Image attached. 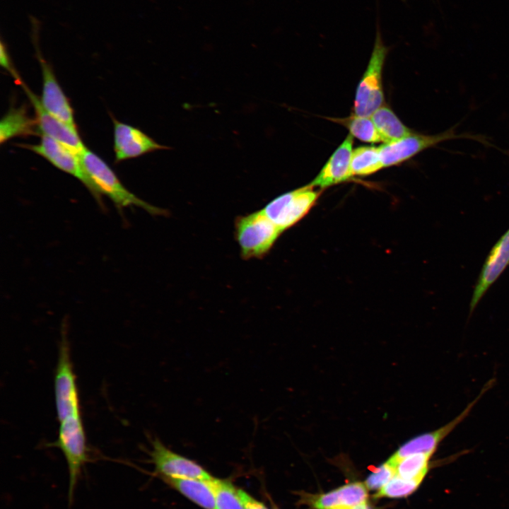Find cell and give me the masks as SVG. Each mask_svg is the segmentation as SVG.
<instances>
[{"instance_id": "obj_1", "label": "cell", "mask_w": 509, "mask_h": 509, "mask_svg": "<svg viewBox=\"0 0 509 509\" xmlns=\"http://www.w3.org/2000/svg\"><path fill=\"white\" fill-rule=\"evenodd\" d=\"M82 164L93 182L95 199L107 196L119 209L127 206L141 208L153 215L165 214V210L153 206L129 191L115 172L99 156L86 148L79 155Z\"/></svg>"}, {"instance_id": "obj_2", "label": "cell", "mask_w": 509, "mask_h": 509, "mask_svg": "<svg viewBox=\"0 0 509 509\" xmlns=\"http://www.w3.org/2000/svg\"><path fill=\"white\" fill-rule=\"evenodd\" d=\"M57 440L51 445L63 453L69 471V503L71 504L81 472L90 461L86 432L81 414L71 415L59 422Z\"/></svg>"}, {"instance_id": "obj_3", "label": "cell", "mask_w": 509, "mask_h": 509, "mask_svg": "<svg viewBox=\"0 0 509 509\" xmlns=\"http://www.w3.org/2000/svg\"><path fill=\"white\" fill-rule=\"evenodd\" d=\"M281 233L262 209L238 216L235 221V238L245 259L264 257Z\"/></svg>"}, {"instance_id": "obj_4", "label": "cell", "mask_w": 509, "mask_h": 509, "mask_svg": "<svg viewBox=\"0 0 509 509\" xmlns=\"http://www.w3.org/2000/svg\"><path fill=\"white\" fill-rule=\"evenodd\" d=\"M456 127L455 125L443 132L432 135L413 133L403 139L381 145L378 148L383 166L399 164L427 148L452 139H471L485 146L496 147L484 136L457 133Z\"/></svg>"}, {"instance_id": "obj_5", "label": "cell", "mask_w": 509, "mask_h": 509, "mask_svg": "<svg viewBox=\"0 0 509 509\" xmlns=\"http://www.w3.org/2000/svg\"><path fill=\"white\" fill-rule=\"evenodd\" d=\"M388 52L378 28L374 46L365 71L360 81L354 101V115L370 117L382 106L384 95L382 83V69Z\"/></svg>"}, {"instance_id": "obj_6", "label": "cell", "mask_w": 509, "mask_h": 509, "mask_svg": "<svg viewBox=\"0 0 509 509\" xmlns=\"http://www.w3.org/2000/svg\"><path fill=\"white\" fill-rule=\"evenodd\" d=\"M54 399L59 422L81 414L80 399L68 339L63 333L54 380Z\"/></svg>"}, {"instance_id": "obj_7", "label": "cell", "mask_w": 509, "mask_h": 509, "mask_svg": "<svg viewBox=\"0 0 509 509\" xmlns=\"http://www.w3.org/2000/svg\"><path fill=\"white\" fill-rule=\"evenodd\" d=\"M318 196V192L308 185L277 197L262 210L283 232L307 214Z\"/></svg>"}, {"instance_id": "obj_8", "label": "cell", "mask_w": 509, "mask_h": 509, "mask_svg": "<svg viewBox=\"0 0 509 509\" xmlns=\"http://www.w3.org/2000/svg\"><path fill=\"white\" fill-rule=\"evenodd\" d=\"M494 385V379L488 380L479 394L456 417L441 427L409 440L402 445L389 458L387 462L392 466L402 458L414 454L433 455L439 444L458 426L470 414L482 396Z\"/></svg>"}, {"instance_id": "obj_9", "label": "cell", "mask_w": 509, "mask_h": 509, "mask_svg": "<svg viewBox=\"0 0 509 509\" xmlns=\"http://www.w3.org/2000/svg\"><path fill=\"white\" fill-rule=\"evenodd\" d=\"M149 451L155 472L165 479H210L213 476L201 466L168 447L158 438L151 441Z\"/></svg>"}, {"instance_id": "obj_10", "label": "cell", "mask_w": 509, "mask_h": 509, "mask_svg": "<svg viewBox=\"0 0 509 509\" xmlns=\"http://www.w3.org/2000/svg\"><path fill=\"white\" fill-rule=\"evenodd\" d=\"M21 146L40 155L57 168L78 179L95 198L93 182L79 155L70 148L47 136H41L40 141L37 144H22Z\"/></svg>"}, {"instance_id": "obj_11", "label": "cell", "mask_w": 509, "mask_h": 509, "mask_svg": "<svg viewBox=\"0 0 509 509\" xmlns=\"http://www.w3.org/2000/svg\"><path fill=\"white\" fill-rule=\"evenodd\" d=\"M509 265V228L489 252L476 280L469 304L472 315L480 300Z\"/></svg>"}, {"instance_id": "obj_12", "label": "cell", "mask_w": 509, "mask_h": 509, "mask_svg": "<svg viewBox=\"0 0 509 509\" xmlns=\"http://www.w3.org/2000/svg\"><path fill=\"white\" fill-rule=\"evenodd\" d=\"M23 88L35 109L39 134L49 136L80 155L86 147L76 127L70 126L48 113L43 108L40 98L25 85Z\"/></svg>"}, {"instance_id": "obj_13", "label": "cell", "mask_w": 509, "mask_h": 509, "mask_svg": "<svg viewBox=\"0 0 509 509\" xmlns=\"http://www.w3.org/2000/svg\"><path fill=\"white\" fill-rule=\"evenodd\" d=\"M115 161L134 158L157 150L168 148L140 129L112 118Z\"/></svg>"}, {"instance_id": "obj_14", "label": "cell", "mask_w": 509, "mask_h": 509, "mask_svg": "<svg viewBox=\"0 0 509 509\" xmlns=\"http://www.w3.org/2000/svg\"><path fill=\"white\" fill-rule=\"evenodd\" d=\"M42 75V91L40 98L43 108L53 117L72 127H76L72 107L60 87L50 65L37 51Z\"/></svg>"}, {"instance_id": "obj_15", "label": "cell", "mask_w": 509, "mask_h": 509, "mask_svg": "<svg viewBox=\"0 0 509 509\" xmlns=\"http://www.w3.org/2000/svg\"><path fill=\"white\" fill-rule=\"evenodd\" d=\"M353 141V136L349 134L309 184L310 186L327 187L348 180L353 176L351 170Z\"/></svg>"}, {"instance_id": "obj_16", "label": "cell", "mask_w": 509, "mask_h": 509, "mask_svg": "<svg viewBox=\"0 0 509 509\" xmlns=\"http://www.w3.org/2000/svg\"><path fill=\"white\" fill-rule=\"evenodd\" d=\"M367 488L361 482H354L322 494L312 502L315 509H351L366 502Z\"/></svg>"}, {"instance_id": "obj_17", "label": "cell", "mask_w": 509, "mask_h": 509, "mask_svg": "<svg viewBox=\"0 0 509 509\" xmlns=\"http://www.w3.org/2000/svg\"><path fill=\"white\" fill-rule=\"evenodd\" d=\"M39 134L37 121L31 118L23 107L11 108L0 122V142L16 136Z\"/></svg>"}, {"instance_id": "obj_18", "label": "cell", "mask_w": 509, "mask_h": 509, "mask_svg": "<svg viewBox=\"0 0 509 509\" xmlns=\"http://www.w3.org/2000/svg\"><path fill=\"white\" fill-rule=\"evenodd\" d=\"M170 486L204 509H216V501L209 479H165Z\"/></svg>"}, {"instance_id": "obj_19", "label": "cell", "mask_w": 509, "mask_h": 509, "mask_svg": "<svg viewBox=\"0 0 509 509\" xmlns=\"http://www.w3.org/2000/svg\"><path fill=\"white\" fill-rule=\"evenodd\" d=\"M370 118L385 144L414 133L399 120L392 110L385 106L375 110Z\"/></svg>"}, {"instance_id": "obj_20", "label": "cell", "mask_w": 509, "mask_h": 509, "mask_svg": "<svg viewBox=\"0 0 509 509\" xmlns=\"http://www.w3.org/2000/svg\"><path fill=\"white\" fill-rule=\"evenodd\" d=\"M382 168L378 148L360 146L353 150L351 159L353 175H369Z\"/></svg>"}, {"instance_id": "obj_21", "label": "cell", "mask_w": 509, "mask_h": 509, "mask_svg": "<svg viewBox=\"0 0 509 509\" xmlns=\"http://www.w3.org/2000/svg\"><path fill=\"white\" fill-rule=\"evenodd\" d=\"M350 131V134L368 143H378L383 139L378 131L370 117L352 115L345 119H337Z\"/></svg>"}, {"instance_id": "obj_22", "label": "cell", "mask_w": 509, "mask_h": 509, "mask_svg": "<svg viewBox=\"0 0 509 509\" xmlns=\"http://www.w3.org/2000/svg\"><path fill=\"white\" fill-rule=\"evenodd\" d=\"M431 455L414 454L400 460L394 466L397 476L404 479H423L429 469Z\"/></svg>"}, {"instance_id": "obj_23", "label": "cell", "mask_w": 509, "mask_h": 509, "mask_svg": "<svg viewBox=\"0 0 509 509\" xmlns=\"http://www.w3.org/2000/svg\"><path fill=\"white\" fill-rule=\"evenodd\" d=\"M209 482L214 494L216 509H244L238 488L230 482L214 477Z\"/></svg>"}, {"instance_id": "obj_24", "label": "cell", "mask_w": 509, "mask_h": 509, "mask_svg": "<svg viewBox=\"0 0 509 509\" xmlns=\"http://www.w3.org/2000/svg\"><path fill=\"white\" fill-rule=\"evenodd\" d=\"M423 479H404L395 475L387 484H385L375 495V498H402L406 497L414 491L421 484Z\"/></svg>"}, {"instance_id": "obj_25", "label": "cell", "mask_w": 509, "mask_h": 509, "mask_svg": "<svg viewBox=\"0 0 509 509\" xmlns=\"http://www.w3.org/2000/svg\"><path fill=\"white\" fill-rule=\"evenodd\" d=\"M396 474L395 467L387 461L375 469L368 476L365 485L367 488L375 490L382 488Z\"/></svg>"}, {"instance_id": "obj_26", "label": "cell", "mask_w": 509, "mask_h": 509, "mask_svg": "<svg viewBox=\"0 0 509 509\" xmlns=\"http://www.w3.org/2000/svg\"><path fill=\"white\" fill-rule=\"evenodd\" d=\"M238 493L244 509H269L264 503L256 500L245 491L238 489Z\"/></svg>"}, {"instance_id": "obj_27", "label": "cell", "mask_w": 509, "mask_h": 509, "mask_svg": "<svg viewBox=\"0 0 509 509\" xmlns=\"http://www.w3.org/2000/svg\"><path fill=\"white\" fill-rule=\"evenodd\" d=\"M0 62H1V66L5 69L8 71L11 74H12L14 76L16 75H17L16 72L12 67L11 59H10L8 53L6 49V47L3 43V41H1V43Z\"/></svg>"}, {"instance_id": "obj_28", "label": "cell", "mask_w": 509, "mask_h": 509, "mask_svg": "<svg viewBox=\"0 0 509 509\" xmlns=\"http://www.w3.org/2000/svg\"><path fill=\"white\" fill-rule=\"evenodd\" d=\"M351 509H368V506H367V505H366V502H365V503H361V504H359V505H356V506H354V507H353V508H351Z\"/></svg>"}, {"instance_id": "obj_29", "label": "cell", "mask_w": 509, "mask_h": 509, "mask_svg": "<svg viewBox=\"0 0 509 509\" xmlns=\"http://www.w3.org/2000/svg\"><path fill=\"white\" fill-rule=\"evenodd\" d=\"M334 509H345V508H334Z\"/></svg>"}]
</instances>
